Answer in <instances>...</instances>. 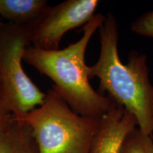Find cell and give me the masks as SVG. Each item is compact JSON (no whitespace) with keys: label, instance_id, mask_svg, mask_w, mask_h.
Returning <instances> with one entry per match:
<instances>
[{"label":"cell","instance_id":"cell-1","mask_svg":"<svg viewBox=\"0 0 153 153\" xmlns=\"http://www.w3.org/2000/svg\"><path fill=\"white\" fill-rule=\"evenodd\" d=\"M98 30L100 54L97 62L89 66V78H98V92L107 93L114 102L133 114L138 128L153 140V85L147 55L132 51L128 62H121L118 51V24L111 13Z\"/></svg>","mask_w":153,"mask_h":153},{"label":"cell","instance_id":"cell-2","mask_svg":"<svg viewBox=\"0 0 153 153\" xmlns=\"http://www.w3.org/2000/svg\"><path fill=\"white\" fill-rule=\"evenodd\" d=\"M105 18L103 14H96L82 26L83 34L79 41L65 48L45 51L28 45L23 58L52 80L53 89L74 112L94 118L106 114L114 101L93 89L89 82V66L85 62L89 42Z\"/></svg>","mask_w":153,"mask_h":153},{"label":"cell","instance_id":"cell-3","mask_svg":"<svg viewBox=\"0 0 153 153\" xmlns=\"http://www.w3.org/2000/svg\"><path fill=\"white\" fill-rule=\"evenodd\" d=\"M43 104L16 118L27 125L39 153H89L99 119L76 114L54 89Z\"/></svg>","mask_w":153,"mask_h":153},{"label":"cell","instance_id":"cell-4","mask_svg":"<svg viewBox=\"0 0 153 153\" xmlns=\"http://www.w3.org/2000/svg\"><path fill=\"white\" fill-rule=\"evenodd\" d=\"M28 45L26 26L7 22L0 26V102L15 117L41 106L47 96L23 68L24 54Z\"/></svg>","mask_w":153,"mask_h":153},{"label":"cell","instance_id":"cell-5","mask_svg":"<svg viewBox=\"0 0 153 153\" xmlns=\"http://www.w3.org/2000/svg\"><path fill=\"white\" fill-rule=\"evenodd\" d=\"M99 4L98 0H67L48 6L35 22L26 26L30 45L45 51L60 49L65 34L87 24Z\"/></svg>","mask_w":153,"mask_h":153},{"label":"cell","instance_id":"cell-6","mask_svg":"<svg viewBox=\"0 0 153 153\" xmlns=\"http://www.w3.org/2000/svg\"><path fill=\"white\" fill-rule=\"evenodd\" d=\"M137 126L135 116L113 101L99 119L89 153H120L124 140Z\"/></svg>","mask_w":153,"mask_h":153},{"label":"cell","instance_id":"cell-7","mask_svg":"<svg viewBox=\"0 0 153 153\" xmlns=\"http://www.w3.org/2000/svg\"><path fill=\"white\" fill-rule=\"evenodd\" d=\"M0 153H39L28 126L14 116L0 134Z\"/></svg>","mask_w":153,"mask_h":153},{"label":"cell","instance_id":"cell-8","mask_svg":"<svg viewBox=\"0 0 153 153\" xmlns=\"http://www.w3.org/2000/svg\"><path fill=\"white\" fill-rule=\"evenodd\" d=\"M48 6L46 0H0V18L17 26H28Z\"/></svg>","mask_w":153,"mask_h":153},{"label":"cell","instance_id":"cell-9","mask_svg":"<svg viewBox=\"0 0 153 153\" xmlns=\"http://www.w3.org/2000/svg\"><path fill=\"white\" fill-rule=\"evenodd\" d=\"M120 153H153V140L135 128L124 140Z\"/></svg>","mask_w":153,"mask_h":153},{"label":"cell","instance_id":"cell-10","mask_svg":"<svg viewBox=\"0 0 153 153\" xmlns=\"http://www.w3.org/2000/svg\"><path fill=\"white\" fill-rule=\"evenodd\" d=\"M131 29L138 35L153 38V11H148L135 19L131 24Z\"/></svg>","mask_w":153,"mask_h":153},{"label":"cell","instance_id":"cell-11","mask_svg":"<svg viewBox=\"0 0 153 153\" xmlns=\"http://www.w3.org/2000/svg\"><path fill=\"white\" fill-rule=\"evenodd\" d=\"M13 115L0 102V134L9 123Z\"/></svg>","mask_w":153,"mask_h":153},{"label":"cell","instance_id":"cell-12","mask_svg":"<svg viewBox=\"0 0 153 153\" xmlns=\"http://www.w3.org/2000/svg\"><path fill=\"white\" fill-rule=\"evenodd\" d=\"M3 24H4V22H2V21H1V19L0 18V26H1Z\"/></svg>","mask_w":153,"mask_h":153}]
</instances>
